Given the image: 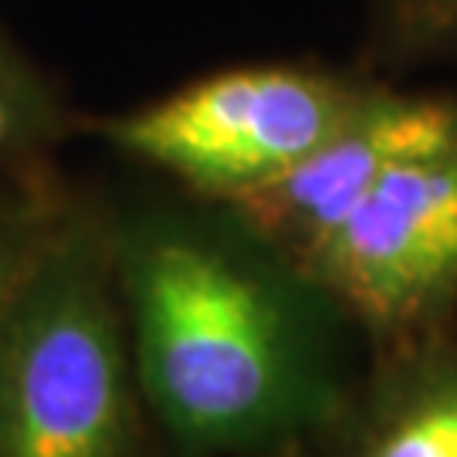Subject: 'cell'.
Segmentation results:
<instances>
[{"label": "cell", "mask_w": 457, "mask_h": 457, "mask_svg": "<svg viewBox=\"0 0 457 457\" xmlns=\"http://www.w3.org/2000/svg\"><path fill=\"white\" fill-rule=\"evenodd\" d=\"M48 207L51 196L41 190H21V194L0 190V312L11 298L21 264L28 258V247Z\"/></svg>", "instance_id": "9"}, {"label": "cell", "mask_w": 457, "mask_h": 457, "mask_svg": "<svg viewBox=\"0 0 457 457\" xmlns=\"http://www.w3.org/2000/svg\"><path fill=\"white\" fill-rule=\"evenodd\" d=\"M112 224L51 200L0 312V457H132Z\"/></svg>", "instance_id": "2"}, {"label": "cell", "mask_w": 457, "mask_h": 457, "mask_svg": "<svg viewBox=\"0 0 457 457\" xmlns=\"http://www.w3.org/2000/svg\"><path fill=\"white\" fill-rule=\"evenodd\" d=\"M451 136H457V98L373 88L360 112L309 156L220 207L298 271L393 166Z\"/></svg>", "instance_id": "5"}, {"label": "cell", "mask_w": 457, "mask_h": 457, "mask_svg": "<svg viewBox=\"0 0 457 457\" xmlns=\"http://www.w3.org/2000/svg\"><path fill=\"white\" fill-rule=\"evenodd\" d=\"M379 332H413L457 302V136L393 166L298 268Z\"/></svg>", "instance_id": "4"}, {"label": "cell", "mask_w": 457, "mask_h": 457, "mask_svg": "<svg viewBox=\"0 0 457 457\" xmlns=\"http://www.w3.org/2000/svg\"><path fill=\"white\" fill-rule=\"evenodd\" d=\"M343 457H457V349L437 345L396 366Z\"/></svg>", "instance_id": "6"}, {"label": "cell", "mask_w": 457, "mask_h": 457, "mask_svg": "<svg viewBox=\"0 0 457 457\" xmlns=\"http://www.w3.org/2000/svg\"><path fill=\"white\" fill-rule=\"evenodd\" d=\"M386 11L396 45L457 58V0H386Z\"/></svg>", "instance_id": "8"}, {"label": "cell", "mask_w": 457, "mask_h": 457, "mask_svg": "<svg viewBox=\"0 0 457 457\" xmlns=\"http://www.w3.org/2000/svg\"><path fill=\"white\" fill-rule=\"evenodd\" d=\"M65 132V109L48 82L0 37V160H17Z\"/></svg>", "instance_id": "7"}, {"label": "cell", "mask_w": 457, "mask_h": 457, "mask_svg": "<svg viewBox=\"0 0 457 457\" xmlns=\"http://www.w3.org/2000/svg\"><path fill=\"white\" fill-rule=\"evenodd\" d=\"M370 96L373 85L319 68H234L115 115L102 122V136L119 153L224 204L309 156Z\"/></svg>", "instance_id": "3"}, {"label": "cell", "mask_w": 457, "mask_h": 457, "mask_svg": "<svg viewBox=\"0 0 457 457\" xmlns=\"http://www.w3.org/2000/svg\"><path fill=\"white\" fill-rule=\"evenodd\" d=\"M136 386L196 451L285 441L328 407L305 288L251 237L183 213L112 224Z\"/></svg>", "instance_id": "1"}]
</instances>
